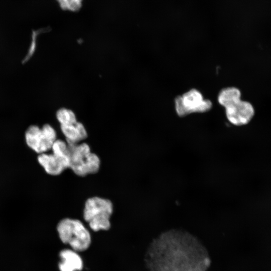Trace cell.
Masks as SVG:
<instances>
[{
    "label": "cell",
    "mask_w": 271,
    "mask_h": 271,
    "mask_svg": "<svg viewBox=\"0 0 271 271\" xmlns=\"http://www.w3.org/2000/svg\"><path fill=\"white\" fill-rule=\"evenodd\" d=\"M145 262L148 271H207L211 259L196 236L184 230L171 229L152 240Z\"/></svg>",
    "instance_id": "6da1fadb"
},
{
    "label": "cell",
    "mask_w": 271,
    "mask_h": 271,
    "mask_svg": "<svg viewBox=\"0 0 271 271\" xmlns=\"http://www.w3.org/2000/svg\"><path fill=\"white\" fill-rule=\"evenodd\" d=\"M57 230L61 241L78 252L87 250L91 243L90 232L79 220L63 219L58 223Z\"/></svg>",
    "instance_id": "7a4b0ae2"
},
{
    "label": "cell",
    "mask_w": 271,
    "mask_h": 271,
    "mask_svg": "<svg viewBox=\"0 0 271 271\" xmlns=\"http://www.w3.org/2000/svg\"><path fill=\"white\" fill-rule=\"evenodd\" d=\"M112 212L113 206L110 200L93 197L86 200L83 217L94 231L107 230L111 226L110 218Z\"/></svg>",
    "instance_id": "3957f363"
},
{
    "label": "cell",
    "mask_w": 271,
    "mask_h": 271,
    "mask_svg": "<svg viewBox=\"0 0 271 271\" xmlns=\"http://www.w3.org/2000/svg\"><path fill=\"white\" fill-rule=\"evenodd\" d=\"M69 155V168L76 175L84 176L96 173L100 161L95 154L91 153L86 143H67Z\"/></svg>",
    "instance_id": "277c9868"
},
{
    "label": "cell",
    "mask_w": 271,
    "mask_h": 271,
    "mask_svg": "<svg viewBox=\"0 0 271 271\" xmlns=\"http://www.w3.org/2000/svg\"><path fill=\"white\" fill-rule=\"evenodd\" d=\"M52 149V154H40L38 157V161L48 174L57 175L69 168L68 147L67 143L56 140Z\"/></svg>",
    "instance_id": "5b68a950"
},
{
    "label": "cell",
    "mask_w": 271,
    "mask_h": 271,
    "mask_svg": "<svg viewBox=\"0 0 271 271\" xmlns=\"http://www.w3.org/2000/svg\"><path fill=\"white\" fill-rule=\"evenodd\" d=\"M212 106V102L208 99H204L201 92L194 88L175 99V110L180 117L193 113L206 112L210 110Z\"/></svg>",
    "instance_id": "8992f818"
},
{
    "label": "cell",
    "mask_w": 271,
    "mask_h": 271,
    "mask_svg": "<svg viewBox=\"0 0 271 271\" xmlns=\"http://www.w3.org/2000/svg\"><path fill=\"white\" fill-rule=\"evenodd\" d=\"M25 138L30 148L38 153L42 154L52 149L56 140V133L49 124L44 125L41 129L32 125L26 130Z\"/></svg>",
    "instance_id": "52a82bcc"
},
{
    "label": "cell",
    "mask_w": 271,
    "mask_h": 271,
    "mask_svg": "<svg viewBox=\"0 0 271 271\" xmlns=\"http://www.w3.org/2000/svg\"><path fill=\"white\" fill-rule=\"evenodd\" d=\"M224 107L228 121L236 126L247 124L254 114V110L251 104L241 99L231 102Z\"/></svg>",
    "instance_id": "ba28073f"
},
{
    "label": "cell",
    "mask_w": 271,
    "mask_h": 271,
    "mask_svg": "<svg viewBox=\"0 0 271 271\" xmlns=\"http://www.w3.org/2000/svg\"><path fill=\"white\" fill-rule=\"evenodd\" d=\"M59 255L60 271H81L83 269V261L78 252L71 248H65L61 250Z\"/></svg>",
    "instance_id": "9c48e42d"
},
{
    "label": "cell",
    "mask_w": 271,
    "mask_h": 271,
    "mask_svg": "<svg viewBox=\"0 0 271 271\" xmlns=\"http://www.w3.org/2000/svg\"><path fill=\"white\" fill-rule=\"evenodd\" d=\"M61 129L66 137L67 143H78L87 136L84 126L78 121L74 124L61 125Z\"/></svg>",
    "instance_id": "30bf717a"
},
{
    "label": "cell",
    "mask_w": 271,
    "mask_h": 271,
    "mask_svg": "<svg viewBox=\"0 0 271 271\" xmlns=\"http://www.w3.org/2000/svg\"><path fill=\"white\" fill-rule=\"evenodd\" d=\"M239 99H241V92L238 88L234 87L221 89L217 97L219 103L223 107L228 103Z\"/></svg>",
    "instance_id": "8fae6325"
},
{
    "label": "cell",
    "mask_w": 271,
    "mask_h": 271,
    "mask_svg": "<svg viewBox=\"0 0 271 271\" xmlns=\"http://www.w3.org/2000/svg\"><path fill=\"white\" fill-rule=\"evenodd\" d=\"M56 117L61 125L74 124L77 122L74 113L65 108L59 109L57 111Z\"/></svg>",
    "instance_id": "7c38bea8"
},
{
    "label": "cell",
    "mask_w": 271,
    "mask_h": 271,
    "mask_svg": "<svg viewBox=\"0 0 271 271\" xmlns=\"http://www.w3.org/2000/svg\"><path fill=\"white\" fill-rule=\"evenodd\" d=\"M56 1L62 9L76 12L81 7L83 0H56Z\"/></svg>",
    "instance_id": "4fadbf2b"
}]
</instances>
